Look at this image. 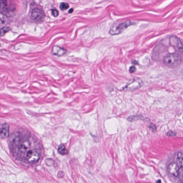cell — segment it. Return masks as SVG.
<instances>
[{"label": "cell", "mask_w": 183, "mask_h": 183, "mask_svg": "<svg viewBox=\"0 0 183 183\" xmlns=\"http://www.w3.org/2000/svg\"><path fill=\"white\" fill-rule=\"evenodd\" d=\"M182 59L181 56L177 54H167L163 58V63L165 66L169 68L178 67L181 64Z\"/></svg>", "instance_id": "cell-1"}, {"label": "cell", "mask_w": 183, "mask_h": 183, "mask_svg": "<svg viewBox=\"0 0 183 183\" xmlns=\"http://www.w3.org/2000/svg\"><path fill=\"white\" fill-rule=\"evenodd\" d=\"M134 24V23L131 22L129 20H127L125 22L119 23V24H114L110 28V34L111 35H119L125 29Z\"/></svg>", "instance_id": "cell-2"}, {"label": "cell", "mask_w": 183, "mask_h": 183, "mask_svg": "<svg viewBox=\"0 0 183 183\" xmlns=\"http://www.w3.org/2000/svg\"><path fill=\"white\" fill-rule=\"evenodd\" d=\"M143 85V83L141 79L135 78L129 81L122 89L125 91H135L141 88Z\"/></svg>", "instance_id": "cell-3"}, {"label": "cell", "mask_w": 183, "mask_h": 183, "mask_svg": "<svg viewBox=\"0 0 183 183\" xmlns=\"http://www.w3.org/2000/svg\"><path fill=\"white\" fill-rule=\"evenodd\" d=\"M40 156V153L38 150H29L26 153V160L29 163H35L39 160Z\"/></svg>", "instance_id": "cell-4"}, {"label": "cell", "mask_w": 183, "mask_h": 183, "mask_svg": "<svg viewBox=\"0 0 183 183\" xmlns=\"http://www.w3.org/2000/svg\"><path fill=\"white\" fill-rule=\"evenodd\" d=\"M169 42L171 45L180 53H182V45L180 39L177 37L172 36L171 37Z\"/></svg>", "instance_id": "cell-5"}, {"label": "cell", "mask_w": 183, "mask_h": 183, "mask_svg": "<svg viewBox=\"0 0 183 183\" xmlns=\"http://www.w3.org/2000/svg\"><path fill=\"white\" fill-rule=\"evenodd\" d=\"M180 169L179 167L175 162H171L168 167L169 174L176 177H178L180 175Z\"/></svg>", "instance_id": "cell-6"}, {"label": "cell", "mask_w": 183, "mask_h": 183, "mask_svg": "<svg viewBox=\"0 0 183 183\" xmlns=\"http://www.w3.org/2000/svg\"><path fill=\"white\" fill-rule=\"evenodd\" d=\"M44 18V14L41 10L37 8L34 9L32 11L31 19L37 22L41 21Z\"/></svg>", "instance_id": "cell-7"}, {"label": "cell", "mask_w": 183, "mask_h": 183, "mask_svg": "<svg viewBox=\"0 0 183 183\" xmlns=\"http://www.w3.org/2000/svg\"><path fill=\"white\" fill-rule=\"evenodd\" d=\"M18 150L19 152L21 153H24L26 151H28L30 147V144L29 140H26L22 141L20 144H18Z\"/></svg>", "instance_id": "cell-8"}, {"label": "cell", "mask_w": 183, "mask_h": 183, "mask_svg": "<svg viewBox=\"0 0 183 183\" xmlns=\"http://www.w3.org/2000/svg\"><path fill=\"white\" fill-rule=\"evenodd\" d=\"M9 133V126L7 123L3 124L0 129V139H4L8 138Z\"/></svg>", "instance_id": "cell-9"}, {"label": "cell", "mask_w": 183, "mask_h": 183, "mask_svg": "<svg viewBox=\"0 0 183 183\" xmlns=\"http://www.w3.org/2000/svg\"><path fill=\"white\" fill-rule=\"evenodd\" d=\"M67 50L65 48L58 46H54L53 47L52 50V53L53 55L58 57L64 55L67 53Z\"/></svg>", "instance_id": "cell-10"}, {"label": "cell", "mask_w": 183, "mask_h": 183, "mask_svg": "<svg viewBox=\"0 0 183 183\" xmlns=\"http://www.w3.org/2000/svg\"><path fill=\"white\" fill-rule=\"evenodd\" d=\"M176 163L180 169H182L183 167V156L182 152L179 151L176 155Z\"/></svg>", "instance_id": "cell-11"}, {"label": "cell", "mask_w": 183, "mask_h": 183, "mask_svg": "<svg viewBox=\"0 0 183 183\" xmlns=\"http://www.w3.org/2000/svg\"><path fill=\"white\" fill-rule=\"evenodd\" d=\"M144 119V117L141 115H136L129 117L127 121L129 122H134L139 120H143Z\"/></svg>", "instance_id": "cell-12"}, {"label": "cell", "mask_w": 183, "mask_h": 183, "mask_svg": "<svg viewBox=\"0 0 183 183\" xmlns=\"http://www.w3.org/2000/svg\"><path fill=\"white\" fill-rule=\"evenodd\" d=\"M58 151L60 154L62 155L68 154L69 153L68 150L66 149L65 146L63 144H61L59 146Z\"/></svg>", "instance_id": "cell-13"}, {"label": "cell", "mask_w": 183, "mask_h": 183, "mask_svg": "<svg viewBox=\"0 0 183 183\" xmlns=\"http://www.w3.org/2000/svg\"><path fill=\"white\" fill-rule=\"evenodd\" d=\"M11 30V28L8 26H4V27L0 29V37L4 36L7 32Z\"/></svg>", "instance_id": "cell-14"}, {"label": "cell", "mask_w": 183, "mask_h": 183, "mask_svg": "<svg viewBox=\"0 0 183 183\" xmlns=\"http://www.w3.org/2000/svg\"><path fill=\"white\" fill-rule=\"evenodd\" d=\"M8 19L7 16L3 13H0V24L4 23L7 21Z\"/></svg>", "instance_id": "cell-15"}, {"label": "cell", "mask_w": 183, "mask_h": 183, "mask_svg": "<svg viewBox=\"0 0 183 183\" xmlns=\"http://www.w3.org/2000/svg\"><path fill=\"white\" fill-rule=\"evenodd\" d=\"M69 7V5L67 3H62L60 4V10H64L67 9Z\"/></svg>", "instance_id": "cell-16"}, {"label": "cell", "mask_w": 183, "mask_h": 183, "mask_svg": "<svg viewBox=\"0 0 183 183\" xmlns=\"http://www.w3.org/2000/svg\"><path fill=\"white\" fill-rule=\"evenodd\" d=\"M149 128L150 130L153 131V132H155L157 130V127L154 124L152 123L149 126Z\"/></svg>", "instance_id": "cell-17"}, {"label": "cell", "mask_w": 183, "mask_h": 183, "mask_svg": "<svg viewBox=\"0 0 183 183\" xmlns=\"http://www.w3.org/2000/svg\"><path fill=\"white\" fill-rule=\"evenodd\" d=\"M167 135L169 137L175 136L177 135V133L175 131H169L167 133Z\"/></svg>", "instance_id": "cell-18"}, {"label": "cell", "mask_w": 183, "mask_h": 183, "mask_svg": "<svg viewBox=\"0 0 183 183\" xmlns=\"http://www.w3.org/2000/svg\"><path fill=\"white\" fill-rule=\"evenodd\" d=\"M52 14L54 17H57L59 15V12L56 9H53L52 10Z\"/></svg>", "instance_id": "cell-19"}, {"label": "cell", "mask_w": 183, "mask_h": 183, "mask_svg": "<svg viewBox=\"0 0 183 183\" xmlns=\"http://www.w3.org/2000/svg\"><path fill=\"white\" fill-rule=\"evenodd\" d=\"M6 6L5 1H0V9L4 8Z\"/></svg>", "instance_id": "cell-20"}, {"label": "cell", "mask_w": 183, "mask_h": 183, "mask_svg": "<svg viewBox=\"0 0 183 183\" xmlns=\"http://www.w3.org/2000/svg\"><path fill=\"white\" fill-rule=\"evenodd\" d=\"M136 68L135 67V66H131V67L130 68L129 72L131 73H134V72L136 71Z\"/></svg>", "instance_id": "cell-21"}, {"label": "cell", "mask_w": 183, "mask_h": 183, "mask_svg": "<svg viewBox=\"0 0 183 183\" xmlns=\"http://www.w3.org/2000/svg\"><path fill=\"white\" fill-rule=\"evenodd\" d=\"M131 62H132V64L135 65H137L138 64V62L135 60H131Z\"/></svg>", "instance_id": "cell-22"}, {"label": "cell", "mask_w": 183, "mask_h": 183, "mask_svg": "<svg viewBox=\"0 0 183 183\" xmlns=\"http://www.w3.org/2000/svg\"><path fill=\"white\" fill-rule=\"evenodd\" d=\"M73 9L71 8V9H70L68 11V12L69 13H73Z\"/></svg>", "instance_id": "cell-23"}, {"label": "cell", "mask_w": 183, "mask_h": 183, "mask_svg": "<svg viewBox=\"0 0 183 183\" xmlns=\"http://www.w3.org/2000/svg\"><path fill=\"white\" fill-rule=\"evenodd\" d=\"M1 46V44H0V46Z\"/></svg>", "instance_id": "cell-24"}]
</instances>
